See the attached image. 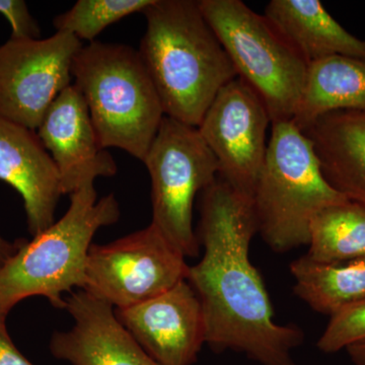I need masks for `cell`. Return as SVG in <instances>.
<instances>
[{"label": "cell", "instance_id": "cell-5", "mask_svg": "<svg viewBox=\"0 0 365 365\" xmlns=\"http://www.w3.org/2000/svg\"><path fill=\"white\" fill-rule=\"evenodd\" d=\"M348 200L327 182L313 143L292 121L271 124L253 197L257 232L276 253L306 246L319 211Z\"/></svg>", "mask_w": 365, "mask_h": 365}, {"label": "cell", "instance_id": "cell-24", "mask_svg": "<svg viewBox=\"0 0 365 365\" xmlns=\"http://www.w3.org/2000/svg\"><path fill=\"white\" fill-rule=\"evenodd\" d=\"M18 248L19 242H9L0 235V268L14 256Z\"/></svg>", "mask_w": 365, "mask_h": 365}, {"label": "cell", "instance_id": "cell-25", "mask_svg": "<svg viewBox=\"0 0 365 365\" xmlns=\"http://www.w3.org/2000/svg\"><path fill=\"white\" fill-rule=\"evenodd\" d=\"M346 351L348 352L354 365H365V341L359 344L350 346Z\"/></svg>", "mask_w": 365, "mask_h": 365}, {"label": "cell", "instance_id": "cell-9", "mask_svg": "<svg viewBox=\"0 0 365 365\" xmlns=\"http://www.w3.org/2000/svg\"><path fill=\"white\" fill-rule=\"evenodd\" d=\"M270 115L241 78L223 86L197 127L218 163V177L253 200L267 155Z\"/></svg>", "mask_w": 365, "mask_h": 365}, {"label": "cell", "instance_id": "cell-15", "mask_svg": "<svg viewBox=\"0 0 365 365\" xmlns=\"http://www.w3.org/2000/svg\"><path fill=\"white\" fill-rule=\"evenodd\" d=\"M327 182L348 200L365 205V112L334 111L304 129Z\"/></svg>", "mask_w": 365, "mask_h": 365}, {"label": "cell", "instance_id": "cell-23", "mask_svg": "<svg viewBox=\"0 0 365 365\" xmlns=\"http://www.w3.org/2000/svg\"><path fill=\"white\" fill-rule=\"evenodd\" d=\"M0 365H34L14 344L6 321H0Z\"/></svg>", "mask_w": 365, "mask_h": 365}, {"label": "cell", "instance_id": "cell-1", "mask_svg": "<svg viewBox=\"0 0 365 365\" xmlns=\"http://www.w3.org/2000/svg\"><path fill=\"white\" fill-rule=\"evenodd\" d=\"M257 232L253 200L220 177L202 192L199 244L203 258L190 266L188 280L205 319L206 344L215 352L242 353L261 365H297L292 351L304 333L275 323L261 274L250 261Z\"/></svg>", "mask_w": 365, "mask_h": 365}, {"label": "cell", "instance_id": "cell-19", "mask_svg": "<svg viewBox=\"0 0 365 365\" xmlns=\"http://www.w3.org/2000/svg\"><path fill=\"white\" fill-rule=\"evenodd\" d=\"M307 256L319 263L365 258V205L346 200L319 211L309 227Z\"/></svg>", "mask_w": 365, "mask_h": 365}, {"label": "cell", "instance_id": "cell-7", "mask_svg": "<svg viewBox=\"0 0 365 365\" xmlns=\"http://www.w3.org/2000/svg\"><path fill=\"white\" fill-rule=\"evenodd\" d=\"M143 163L151 180V223L186 258L198 256L193 205L220 174L212 151L197 127L165 116Z\"/></svg>", "mask_w": 365, "mask_h": 365}, {"label": "cell", "instance_id": "cell-4", "mask_svg": "<svg viewBox=\"0 0 365 365\" xmlns=\"http://www.w3.org/2000/svg\"><path fill=\"white\" fill-rule=\"evenodd\" d=\"M71 76L102 148H119L143 162L165 115L139 52L95 41L76 55Z\"/></svg>", "mask_w": 365, "mask_h": 365}, {"label": "cell", "instance_id": "cell-13", "mask_svg": "<svg viewBox=\"0 0 365 365\" xmlns=\"http://www.w3.org/2000/svg\"><path fill=\"white\" fill-rule=\"evenodd\" d=\"M113 307L85 290L71 292L64 309L74 325L53 334V356L71 365H160L118 321Z\"/></svg>", "mask_w": 365, "mask_h": 365}, {"label": "cell", "instance_id": "cell-21", "mask_svg": "<svg viewBox=\"0 0 365 365\" xmlns=\"http://www.w3.org/2000/svg\"><path fill=\"white\" fill-rule=\"evenodd\" d=\"M365 341V297L331 317L317 347L330 354Z\"/></svg>", "mask_w": 365, "mask_h": 365}, {"label": "cell", "instance_id": "cell-8", "mask_svg": "<svg viewBox=\"0 0 365 365\" xmlns=\"http://www.w3.org/2000/svg\"><path fill=\"white\" fill-rule=\"evenodd\" d=\"M186 256L153 223L107 245L91 244L83 290L126 309L188 279Z\"/></svg>", "mask_w": 365, "mask_h": 365}, {"label": "cell", "instance_id": "cell-17", "mask_svg": "<svg viewBox=\"0 0 365 365\" xmlns=\"http://www.w3.org/2000/svg\"><path fill=\"white\" fill-rule=\"evenodd\" d=\"M365 112V61L333 56L312 62L292 120L304 131L322 115Z\"/></svg>", "mask_w": 365, "mask_h": 365}, {"label": "cell", "instance_id": "cell-22", "mask_svg": "<svg viewBox=\"0 0 365 365\" xmlns=\"http://www.w3.org/2000/svg\"><path fill=\"white\" fill-rule=\"evenodd\" d=\"M0 14L11 25V39H41L39 24L24 0H0Z\"/></svg>", "mask_w": 365, "mask_h": 365}, {"label": "cell", "instance_id": "cell-20", "mask_svg": "<svg viewBox=\"0 0 365 365\" xmlns=\"http://www.w3.org/2000/svg\"><path fill=\"white\" fill-rule=\"evenodd\" d=\"M155 0H78L53 20L57 32L71 33L78 40L95 42L108 26L136 13L143 14Z\"/></svg>", "mask_w": 365, "mask_h": 365}, {"label": "cell", "instance_id": "cell-2", "mask_svg": "<svg viewBox=\"0 0 365 365\" xmlns=\"http://www.w3.org/2000/svg\"><path fill=\"white\" fill-rule=\"evenodd\" d=\"M146 30L138 52L163 112L198 127L223 86L237 78L198 1L155 0L143 13Z\"/></svg>", "mask_w": 365, "mask_h": 365}, {"label": "cell", "instance_id": "cell-14", "mask_svg": "<svg viewBox=\"0 0 365 365\" xmlns=\"http://www.w3.org/2000/svg\"><path fill=\"white\" fill-rule=\"evenodd\" d=\"M0 180L23 199L29 232L33 237L51 227L63 195L56 165L36 130L2 117Z\"/></svg>", "mask_w": 365, "mask_h": 365}, {"label": "cell", "instance_id": "cell-18", "mask_svg": "<svg viewBox=\"0 0 365 365\" xmlns=\"http://www.w3.org/2000/svg\"><path fill=\"white\" fill-rule=\"evenodd\" d=\"M294 294L317 313L332 317L365 297V258L319 263L307 255L290 264Z\"/></svg>", "mask_w": 365, "mask_h": 365}, {"label": "cell", "instance_id": "cell-12", "mask_svg": "<svg viewBox=\"0 0 365 365\" xmlns=\"http://www.w3.org/2000/svg\"><path fill=\"white\" fill-rule=\"evenodd\" d=\"M37 133L58 170L63 195L117 174V163L101 145L85 98L73 83L50 106Z\"/></svg>", "mask_w": 365, "mask_h": 365}, {"label": "cell", "instance_id": "cell-10", "mask_svg": "<svg viewBox=\"0 0 365 365\" xmlns=\"http://www.w3.org/2000/svg\"><path fill=\"white\" fill-rule=\"evenodd\" d=\"M71 33L0 45V117L37 130L60 93L71 86V66L83 48Z\"/></svg>", "mask_w": 365, "mask_h": 365}, {"label": "cell", "instance_id": "cell-3", "mask_svg": "<svg viewBox=\"0 0 365 365\" xmlns=\"http://www.w3.org/2000/svg\"><path fill=\"white\" fill-rule=\"evenodd\" d=\"M120 215L114 193L98 200L91 186L71 194L66 215L32 241L19 242L16 253L0 268V321H6L19 302L32 297H44L53 307L64 309L62 294L85 287L93 235L115 225Z\"/></svg>", "mask_w": 365, "mask_h": 365}, {"label": "cell", "instance_id": "cell-6", "mask_svg": "<svg viewBox=\"0 0 365 365\" xmlns=\"http://www.w3.org/2000/svg\"><path fill=\"white\" fill-rule=\"evenodd\" d=\"M237 76L265 103L271 122L292 121L309 64L283 34L241 0H198Z\"/></svg>", "mask_w": 365, "mask_h": 365}, {"label": "cell", "instance_id": "cell-11", "mask_svg": "<svg viewBox=\"0 0 365 365\" xmlns=\"http://www.w3.org/2000/svg\"><path fill=\"white\" fill-rule=\"evenodd\" d=\"M115 314L160 365H193L206 344L202 307L188 280Z\"/></svg>", "mask_w": 365, "mask_h": 365}, {"label": "cell", "instance_id": "cell-16", "mask_svg": "<svg viewBox=\"0 0 365 365\" xmlns=\"http://www.w3.org/2000/svg\"><path fill=\"white\" fill-rule=\"evenodd\" d=\"M264 14L307 64L333 56L365 61V40L343 28L319 0H271Z\"/></svg>", "mask_w": 365, "mask_h": 365}]
</instances>
